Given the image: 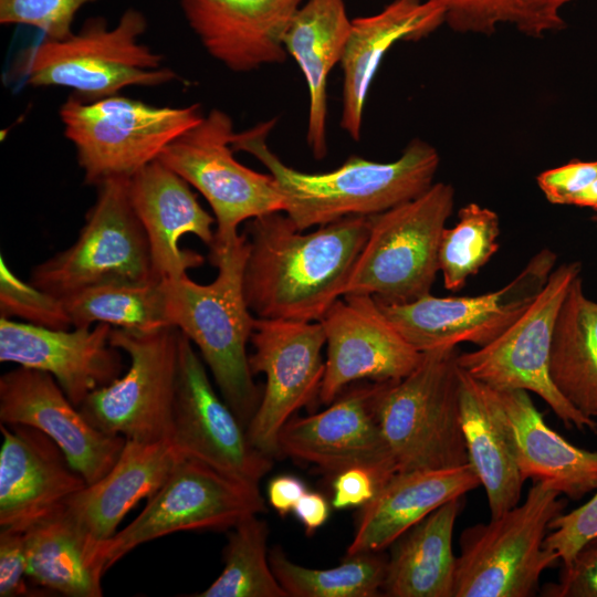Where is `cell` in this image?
<instances>
[{
	"label": "cell",
	"instance_id": "1",
	"mask_svg": "<svg viewBox=\"0 0 597 597\" xmlns=\"http://www.w3.org/2000/svg\"><path fill=\"white\" fill-rule=\"evenodd\" d=\"M369 216L303 233L283 212L247 221L242 287L259 318L320 322L342 296L368 238Z\"/></svg>",
	"mask_w": 597,
	"mask_h": 597
},
{
	"label": "cell",
	"instance_id": "2",
	"mask_svg": "<svg viewBox=\"0 0 597 597\" xmlns=\"http://www.w3.org/2000/svg\"><path fill=\"white\" fill-rule=\"evenodd\" d=\"M276 119L235 133L233 150L255 157L273 177L283 198V212L304 231L352 216H373L412 200L433 185L440 156L415 138L392 161L349 157L326 172H304L284 164L268 146Z\"/></svg>",
	"mask_w": 597,
	"mask_h": 597
},
{
	"label": "cell",
	"instance_id": "3",
	"mask_svg": "<svg viewBox=\"0 0 597 597\" xmlns=\"http://www.w3.org/2000/svg\"><path fill=\"white\" fill-rule=\"evenodd\" d=\"M248 248L244 233L214 240L209 260L218 274L210 284H198L187 274L164 279L169 324L199 348L222 398L245 429L261 400L247 353L255 322L242 287Z\"/></svg>",
	"mask_w": 597,
	"mask_h": 597
},
{
	"label": "cell",
	"instance_id": "4",
	"mask_svg": "<svg viewBox=\"0 0 597 597\" xmlns=\"http://www.w3.org/2000/svg\"><path fill=\"white\" fill-rule=\"evenodd\" d=\"M146 30L147 20L136 9H127L113 28L104 18H92L76 33L23 49L12 75L32 86L72 88L84 100L164 85L178 76L164 66L161 54L139 42Z\"/></svg>",
	"mask_w": 597,
	"mask_h": 597
},
{
	"label": "cell",
	"instance_id": "5",
	"mask_svg": "<svg viewBox=\"0 0 597 597\" xmlns=\"http://www.w3.org/2000/svg\"><path fill=\"white\" fill-rule=\"evenodd\" d=\"M457 346L422 353L417 367L386 381L377 413L386 447L398 471L465 465Z\"/></svg>",
	"mask_w": 597,
	"mask_h": 597
},
{
	"label": "cell",
	"instance_id": "6",
	"mask_svg": "<svg viewBox=\"0 0 597 597\" xmlns=\"http://www.w3.org/2000/svg\"><path fill=\"white\" fill-rule=\"evenodd\" d=\"M453 206V187L439 181L412 200L369 216L368 238L344 295H369L378 303L396 304L430 294Z\"/></svg>",
	"mask_w": 597,
	"mask_h": 597
},
{
	"label": "cell",
	"instance_id": "7",
	"mask_svg": "<svg viewBox=\"0 0 597 597\" xmlns=\"http://www.w3.org/2000/svg\"><path fill=\"white\" fill-rule=\"evenodd\" d=\"M59 114L85 184L95 186L130 178L203 117L199 104L155 106L118 94L96 100L75 95Z\"/></svg>",
	"mask_w": 597,
	"mask_h": 597
},
{
	"label": "cell",
	"instance_id": "8",
	"mask_svg": "<svg viewBox=\"0 0 597 597\" xmlns=\"http://www.w3.org/2000/svg\"><path fill=\"white\" fill-rule=\"evenodd\" d=\"M559 493L533 482L522 504L460 537L453 597H530L540 578L558 559L544 546L548 525L563 513Z\"/></svg>",
	"mask_w": 597,
	"mask_h": 597
},
{
	"label": "cell",
	"instance_id": "9",
	"mask_svg": "<svg viewBox=\"0 0 597 597\" xmlns=\"http://www.w3.org/2000/svg\"><path fill=\"white\" fill-rule=\"evenodd\" d=\"M265 511L259 484L184 458L128 525L93 544L92 562L104 575L142 544L177 532L229 531L244 519Z\"/></svg>",
	"mask_w": 597,
	"mask_h": 597
},
{
	"label": "cell",
	"instance_id": "10",
	"mask_svg": "<svg viewBox=\"0 0 597 597\" xmlns=\"http://www.w3.org/2000/svg\"><path fill=\"white\" fill-rule=\"evenodd\" d=\"M129 178L97 186V198L76 241L33 268L30 283L64 298L104 283L158 282L147 234L132 206Z\"/></svg>",
	"mask_w": 597,
	"mask_h": 597
},
{
	"label": "cell",
	"instance_id": "11",
	"mask_svg": "<svg viewBox=\"0 0 597 597\" xmlns=\"http://www.w3.org/2000/svg\"><path fill=\"white\" fill-rule=\"evenodd\" d=\"M180 336L175 326L149 332L113 327L109 344L129 356V367L86 397L78 407L83 416L97 429L126 440L169 439Z\"/></svg>",
	"mask_w": 597,
	"mask_h": 597
},
{
	"label": "cell",
	"instance_id": "12",
	"mask_svg": "<svg viewBox=\"0 0 597 597\" xmlns=\"http://www.w3.org/2000/svg\"><path fill=\"white\" fill-rule=\"evenodd\" d=\"M580 262L555 268L531 305L494 341L458 355L459 366L495 390L524 389L540 396L567 428L597 433V421L576 409L556 388L549 374L553 332L569 285L580 275Z\"/></svg>",
	"mask_w": 597,
	"mask_h": 597
},
{
	"label": "cell",
	"instance_id": "13",
	"mask_svg": "<svg viewBox=\"0 0 597 597\" xmlns=\"http://www.w3.org/2000/svg\"><path fill=\"white\" fill-rule=\"evenodd\" d=\"M234 134L231 117L214 108L167 145L158 157L208 201L217 224L216 241L238 235L243 221L284 210L273 177L234 158Z\"/></svg>",
	"mask_w": 597,
	"mask_h": 597
},
{
	"label": "cell",
	"instance_id": "14",
	"mask_svg": "<svg viewBox=\"0 0 597 597\" xmlns=\"http://www.w3.org/2000/svg\"><path fill=\"white\" fill-rule=\"evenodd\" d=\"M557 254L542 249L505 286L478 296L427 294L407 303L378 306L398 332L423 353L472 343L482 347L500 336L531 305L555 269Z\"/></svg>",
	"mask_w": 597,
	"mask_h": 597
},
{
	"label": "cell",
	"instance_id": "15",
	"mask_svg": "<svg viewBox=\"0 0 597 597\" xmlns=\"http://www.w3.org/2000/svg\"><path fill=\"white\" fill-rule=\"evenodd\" d=\"M249 355L252 374L265 375L259 407L247 433L250 442L268 457H280L277 437L295 412L318 397L326 345L320 322L255 317Z\"/></svg>",
	"mask_w": 597,
	"mask_h": 597
},
{
	"label": "cell",
	"instance_id": "16",
	"mask_svg": "<svg viewBox=\"0 0 597 597\" xmlns=\"http://www.w3.org/2000/svg\"><path fill=\"white\" fill-rule=\"evenodd\" d=\"M169 440L184 458L253 484H259L273 465V458L252 446L245 427L217 395L203 363L182 333Z\"/></svg>",
	"mask_w": 597,
	"mask_h": 597
},
{
	"label": "cell",
	"instance_id": "17",
	"mask_svg": "<svg viewBox=\"0 0 597 597\" xmlns=\"http://www.w3.org/2000/svg\"><path fill=\"white\" fill-rule=\"evenodd\" d=\"M386 381H357L329 406L307 417H292L280 430V455L335 475L364 467L384 483L397 472L378 421V400Z\"/></svg>",
	"mask_w": 597,
	"mask_h": 597
},
{
	"label": "cell",
	"instance_id": "18",
	"mask_svg": "<svg viewBox=\"0 0 597 597\" xmlns=\"http://www.w3.org/2000/svg\"><path fill=\"white\" fill-rule=\"evenodd\" d=\"M327 355L318 391L329 405L357 381H392L410 374L422 353L410 345L369 295L338 298L320 321Z\"/></svg>",
	"mask_w": 597,
	"mask_h": 597
},
{
	"label": "cell",
	"instance_id": "19",
	"mask_svg": "<svg viewBox=\"0 0 597 597\" xmlns=\"http://www.w3.org/2000/svg\"><path fill=\"white\" fill-rule=\"evenodd\" d=\"M0 422L27 425L49 436L86 484L112 469L126 442L94 427L51 374L24 366L0 377Z\"/></svg>",
	"mask_w": 597,
	"mask_h": 597
},
{
	"label": "cell",
	"instance_id": "20",
	"mask_svg": "<svg viewBox=\"0 0 597 597\" xmlns=\"http://www.w3.org/2000/svg\"><path fill=\"white\" fill-rule=\"evenodd\" d=\"M113 326L53 329L0 318V362L51 374L70 401L80 407L94 390L122 375L119 349L109 344Z\"/></svg>",
	"mask_w": 597,
	"mask_h": 597
},
{
	"label": "cell",
	"instance_id": "21",
	"mask_svg": "<svg viewBox=\"0 0 597 597\" xmlns=\"http://www.w3.org/2000/svg\"><path fill=\"white\" fill-rule=\"evenodd\" d=\"M0 430V530L23 533L87 484L42 431L3 423Z\"/></svg>",
	"mask_w": 597,
	"mask_h": 597
},
{
	"label": "cell",
	"instance_id": "22",
	"mask_svg": "<svg viewBox=\"0 0 597 597\" xmlns=\"http://www.w3.org/2000/svg\"><path fill=\"white\" fill-rule=\"evenodd\" d=\"M304 0H178L205 50L233 72L287 57L283 39Z\"/></svg>",
	"mask_w": 597,
	"mask_h": 597
},
{
	"label": "cell",
	"instance_id": "23",
	"mask_svg": "<svg viewBox=\"0 0 597 597\" xmlns=\"http://www.w3.org/2000/svg\"><path fill=\"white\" fill-rule=\"evenodd\" d=\"M128 193L147 234L159 279H176L203 264L201 254L179 248V239L191 233L210 248L216 220L201 207L182 177L156 159L128 179Z\"/></svg>",
	"mask_w": 597,
	"mask_h": 597
},
{
	"label": "cell",
	"instance_id": "24",
	"mask_svg": "<svg viewBox=\"0 0 597 597\" xmlns=\"http://www.w3.org/2000/svg\"><path fill=\"white\" fill-rule=\"evenodd\" d=\"M443 23V9L430 0H392L378 13L353 19L339 62V125L352 139H360L366 98L386 53L397 42L421 40Z\"/></svg>",
	"mask_w": 597,
	"mask_h": 597
},
{
	"label": "cell",
	"instance_id": "25",
	"mask_svg": "<svg viewBox=\"0 0 597 597\" xmlns=\"http://www.w3.org/2000/svg\"><path fill=\"white\" fill-rule=\"evenodd\" d=\"M181 459L169 439L126 440L112 469L70 496L64 509L93 544L105 541L140 500L158 491Z\"/></svg>",
	"mask_w": 597,
	"mask_h": 597
},
{
	"label": "cell",
	"instance_id": "26",
	"mask_svg": "<svg viewBox=\"0 0 597 597\" xmlns=\"http://www.w3.org/2000/svg\"><path fill=\"white\" fill-rule=\"evenodd\" d=\"M480 485L470 463L395 472L360 507L347 554L383 552L434 510Z\"/></svg>",
	"mask_w": 597,
	"mask_h": 597
},
{
	"label": "cell",
	"instance_id": "27",
	"mask_svg": "<svg viewBox=\"0 0 597 597\" xmlns=\"http://www.w3.org/2000/svg\"><path fill=\"white\" fill-rule=\"evenodd\" d=\"M492 394L506 421L520 473L572 500L597 489V451L580 449L544 421L528 391Z\"/></svg>",
	"mask_w": 597,
	"mask_h": 597
},
{
	"label": "cell",
	"instance_id": "28",
	"mask_svg": "<svg viewBox=\"0 0 597 597\" xmlns=\"http://www.w3.org/2000/svg\"><path fill=\"white\" fill-rule=\"evenodd\" d=\"M352 24L345 0H304L284 34L286 54L307 85L306 142L316 159L327 154V78L341 62Z\"/></svg>",
	"mask_w": 597,
	"mask_h": 597
},
{
	"label": "cell",
	"instance_id": "29",
	"mask_svg": "<svg viewBox=\"0 0 597 597\" xmlns=\"http://www.w3.org/2000/svg\"><path fill=\"white\" fill-rule=\"evenodd\" d=\"M460 411L469 463L485 490L491 517H498L520 503L524 480L491 388L461 367Z\"/></svg>",
	"mask_w": 597,
	"mask_h": 597
},
{
	"label": "cell",
	"instance_id": "30",
	"mask_svg": "<svg viewBox=\"0 0 597 597\" xmlns=\"http://www.w3.org/2000/svg\"><path fill=\"white\" fill-rule=\"evenodd\" d=\"M461 506V498L444 503L391 544L384 595L453 597L457 557L452 538Z\"/></svg>",
	"mask_w": 597,
	"mask_h": 597
},
{
	"label": "cell",
	"instance_id": "31",
	"mask_svg": "<svg viewBox=\"0 0 597 597\" xmlns=\"http://www.w3.org/2000/svg\"><path fill=\"white\" fill-rule=\"evenodd\" d=\"M27 577L69 597L103 596V575L92 562L93 542L64 506L23 532Z\"/></svg>",
	"mask_w": 597,
	"mask_h": 597
},
{
	"label": "cell",
	"instance_id": "32",
	"mask_svg": "<svg viewBox=\"0 0 597 597\" xmlns=\"http://www.w3.org/2000/svg\"><path fill=\"white\" fill-rule=\"evenodd\" d=\"M551 378L582 413L597 417V302L574 279L556 317L549 358Z\"/></svg>",
	"mask_w": 597,
	"mask_h": 597
},
{
	"label": "cell",
	"instance_id": "33",
	"mask_svg": "<svg viewBox=\"0 0 597 597\" xmlns=\"http://www.w3.org/2000/svg\"><path fill=\"white\" fill-rule=\"evenodd\" d=\"M62 300L74 327L106 323L128 331L149 332L171 326L164 279L147 284L93 285Z\"/></svg>",
	"mask_w": 597,
	"mask_h": 597
},
{
	"label": "cell",
	"instance_id": "34",
	"mask_svg": "<svg viewBox=\"0 0 597 597\" xmlns=\"http://www.w3.org/2000/svg\"><path fill=\"white\" fill-rule=\"evenodd\" d=\"M270 566L289 597H376L383 593L387 558L381 552L346 554L333 568L298 565L281 547L269 552Z\"/></svg>",
	"mask_w": 597,
	"mask_h": 597
},
{
	"label": "cell",
	"instance_id": "35",
	"mask_svg": "<svg viewBox=\"0 0 597 597\" xmlns=\"http://www.w3.org/2000/svg\"><path fill=\"white\" fill-rule=\"evenodd\" d=\"M265 521L252 515L228 532L223 569L212 584L193 597H289L269 562Z\"/></svg>",
	"mask_w": 597,
	"mask_h": 597
},
{
	"label": "cell",
	"instance_id": "36",
	"mask_svg": "<svg viewBox=\"0 0 597 597\" xmlns=\"http://www.w3.org/2000/svg\"><path fill=\"white\" fill-rule=\"evenodd\" d=\"M500 219L495 211L471 202L458 212L452 228H444L439 248V271L450 291L461 290L499 249Z\"/></svg>",
	"mask_w": 597,
	"mask_h": 597
},
{
	"label": "cell",
	"instance_id": "37",
	"mask_svg": "<svg viewBox=\"0 0 597 597\" xmlns=\"http://www.w3.org/2000/svg\"><path fill=\"white\" fill-rule=\"evenodd\" d=\"M0 314L27 323L53 328L70 329L72 321L62 298L46 293L30 282L20 280L0 256Z\"/></svg>",
	"mask_w": 597,
	"mask_h": 597
},
{
	"label": "cell",
	"instance_id": "38",
	"mask_svg": "<svg viewBox=\"0 0 597 597\" xmlns=\"http://www.w3.org/2000/svg\"><path fill=\"white\" fill-rule=\"evenodd\" d=\"M97 0H0L1 24H25L46 39H63L72 33L78 10Z\"/></svg>",
	"mask_w": 597,
	"mask_h": 597
},
{
	"label": "cell",
	"instance_id": "39",
	"mask_svg": "<svg viewBox=\"0 0 597 597\" xmlns=\"http://www.w3.org/2000/svg\"><path fill=\"white\" fill-rule=\"evenodd\" d=\"M548 531L544 546L554 551L563 565L568 564L585 543L597 536V489L585 504L553 519Z\"/></svg>",
	"mask_w": 597,
	"mask_h": 597
},
{
	"label": "cell",
	"instance_id": "40",
	"mask_svg": "<svg viewBox=\"0 0 597 597\" xmlns=\"http://www.w3.org/2000/svg\"><path fill=\"white\" fill-rule=\"evenodd\" d=\"M507 28L530 38H545L566 28L565 8L576 0H501Z\"/></svg>",
	"mask_w": 597,
	"mask_h": 597
},
{
	"label": "cell",
	"instance_id": "41",
	"mask_svg": "<svg viewBox=\"0 0 597 597\" xmlns=\"http://www.w3.org/2000/svg\"><path fill=\"white\" fill-rule=\"evenodd\" d=\"M542 593L547 597H597V536L563 565L558 582L547 584Z\"/></svg>",
	"mask_w": 597,
	"mask_h": 597
},
{
	"label": "cell",
	"instance_id": "42",
	"mask_svg": "<svg viewBox=\"0 0 597 597\" xmlns=\"http://www.w3.org/2000/svg\"><path fill=\"white\" fill-rule=\"evenodd\" d=\"M597 178V160H572L542 171L536 182L546 200L553 205H569L570 199Z\"/></svg>",
	"mask_w": 597,
	"mask_h": 597
},
{
	"label": "cell",
	"instance_id": "43",
	"mask_svg": "<svg viewBox=\"0 0 597 597\" xmlns=\"http://www.w3.org/2000/svg\"><path fill=\"white\" fill-rule=\"evenodd\" d=\"M27 561L23 533L0 530V596H43L46 589H33L24 580Z\"/></svg>",
	"mask_w": 597,
	"mask_h": 597
},
{
	"label": "cell",
	"instance_id": "44",
	"mask_svg": "<svg viewBox=\"0 0 597 597\" xmlns=\"http://www.w3.org/2000/svg\"><path fill=\"white\" fill-rule=\"evenodd\" d=\"M381 481L371 470L352 467L334 475L332 506L336 510L363 507L375 496Z\"/></svg>",
	"mask_w": 597,
	"mask_h": 597
},
{
	"label": "cell",
	"instance_id": "45",
	"mask_svg": "<svg viewBox=\"0 0 597 597\" xmlns=\"http://www.w3.org/2000/svg\"><path fill=\"white\" fill-rule=\"evenodd\" d=\"M444 11V23L460 33L478 34L490 20L494 0H430Z\"/></svg>",
	"mask_w": 597,
	"mask_h": 597
},
{
	"label": "cell",
	"instance_id": "46",
	"mask_svg": "<svg viewBox=\"0 0 597 597\" xmlns=\"http://www.w3.org/2000/svg\"><path fill=\"white\" fill-rule=\"evenodd\" d=\"M306 491L308 490L300 478L281 474L269 482L266 495L273 510L280 516H285L293 511V507Z\"/></svg>",
	"mask_w": 597,
	"mask_h": 597
},
{
	"label": "cell",
	"instance_id": "47",
	"mask_svg": "<svg viewBox=\"0 0 597 597\" xmlns=\"http://www.w3.org/2000/svg\"><path fill=\"white\" fill-rule=\"evenodd\" d=\"M293 514L307 535L314 534L329 516V504L318 492L306 491L293 507Z\"/></svg>",
	"mask_w": 597,
	"mask_h": 597
},
{
	"label": "cell",
	"instance_id": "48",
	"mask_svg": "<svg viewBox=\"0 0 597 597\" xmlns=\"http://www.w3.org/2000/svg\"><path fill=\"white\" fill-rule=\"evenodd\" d=\"M569 205L593 208L597 211V178L591 181L585 189L575 195L570 199Z\"/></svg>",
	"mask_w": 597,
	"mask_h": 597
},
{
	"label": "cell",
	"instance_id": "49",
	"mask_svg": "<svg viewBox=\"0 0 597 597\" xmlns=\"http://www.w3.org/2000/svg\"><path fill=\"white\" fill-rule=\"evenodd\" d=\"M593 220L597 222V214L593 217Z\"/></svg>",
	"mask_w": 597,
	"mask_h": 597
}]
</instances>
